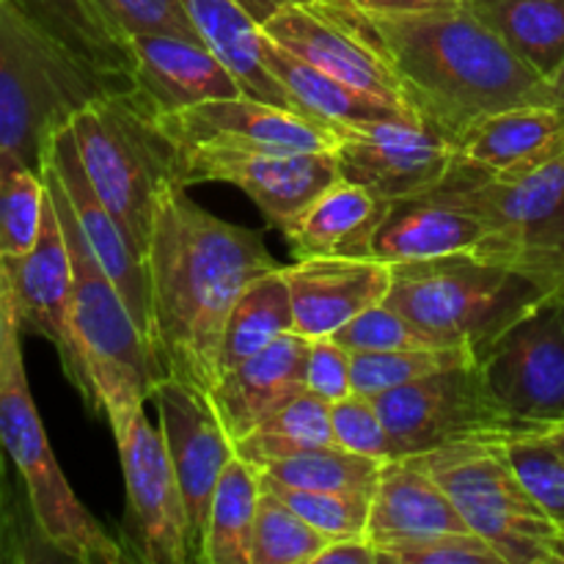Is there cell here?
I'll return each instance as SVG.
<instances>
[{
	"label": "cell",
	"mask_w": 564,
	"mask_h": 564,
	"mask_svg": "<svg viewBox=\"0 0 564 564\" xmlns=\"http://www.w3.org/2000/svg\"><path fill=\"white\" fill-rule=\"evenodd\" d=\"M171 187L158 209L147 264L149 328L158 378L213 389L226 317L248 284L281 264L259 231L198 207Z\"/></svg>",
	"instance_id": "cell-1"
},
{
	"label": "cell",
	"mask_w": 564,
	"mask_h": 564,
	"mask_svg": "<svg viewBox=\"0 0 564 564\" xmlns=\"http://www.w3.org/2000/svg\"><path fill=\"white\" fill-rule=\"evenodd\" d=\"M358 22L389 58L413 113L452 141L499 110L560 105L554 86L466 3L389 17L358 11Z\"/></svg>",
	"instance_id": "cell-2"
},
{
	"label": "cell",
	"mask_w": 564,
	"mask_h": 564,
	"mask_svg": "<svg viewBox=\"0 0 564 564\" xmlns=\"http://www.w3.org/2000/svg\"><path fill=\"white\" fill-rule=\"evenodd\" d=\"M42 180L58 213L72 257V341L75 372L69 383L80 391L91 413H102L108 424L135 405H147L160 383L152 350L132 317L121 292L94 257L86 235L77 226L64 187L53 165L44 160Z\"/></svg>",
	"instance_id": "cell-3"
},
{
	"label": "cell",
	"mask_w": 564,
	"mask_h": 564,
	"mask_svg": "<svg viewBox=\"0 0 564 564\" xmlns=\"http://www.w3.org/2000/svg\"><path fill=\"white\" fill-rule=\"evenodd\" d=\"M560 290V275L479 253H452L391 264L386 303L435 345H463L477 352Z\"/></svg>",
	"instance_id": "cell-4"
},
{
	"label": "cell",
	"mask_w": 564,
	"mask_h": 564,
	"mask_svg": "<svg viewBox=\"0 0 564 564\" xmlns=\"http://www.w3.org/2000/svg\"><path fill=\"white\" fill-rule=\"evenodd\" d=\"M132 83L97 69L44 31L17 0H0V158L42 171L72 116Z\"/></svg>",
	"instance_id": "cell-5"
},
{
	"label": "cell",
	"mask_w": 564,
	"mask_h": 564,
	"mask_svg": "<svg viewBox=\"0 0 564 564\" xmlns=\"http://www.w3.org/2000/svg\"><path fill=\"white\" fill-rule=\"evenodd\" d=\"M69 127L97 196L147 253L165 193L182 187L174 141L135 88L102 94L77 110Z\"/></svg>",
	"instance_id": "cell-6"
},
{
	"label": "cell",
	"mask_w": 564,
	"mask_h": 564,
	"mask_svg": "<svg viewBox=\"0 0 564 564\" xmlns=\"http://www.w3.org/2000/svg\"><path fill=\"white\" fill-rule=\"evenodd\" d=\"M20 336L22 330L14 317L0 350V449L20 474L39 534L53 554L64 560L80 564L127 562L119 540L110 538L102 523L80 505L55 460L33 405Z\"/></svg>",
	"instance_id": "cell-7"
},
{
	"label": "cell",
	"mask_w": 564,
	"mask_h": 564,
	"mask_svg": "<svg viewBox=\"0 0 564 564\" xmlns=\"http://www.w3.org/2000/svg\"><path fill=\"white\" fill-rule=\"evenodd\" d=\"M411 457L438 479L468 529L488 540L505 564H556L560 527L523 488L505 441L441 446Z\"/></svg>",
	"instance_id": "cell-8"
},
{
	"label": "cell",
	"mask_w": 564,
	"mask_h": 564,
	"mask_svg": "<svg viewBox=\"0 0 564 564\" xmlns=\"http://www.w3.org/2000/svg\"><path fill=\"white\" fill-rule=\"evenodd\" d=\"M496 405L523 430L564 422V290L529 308L474 352Z\"/></svg>",
	"instance_id": "cell-9"
},
{
	"label": "cell",
	"mask_w": 564,
	"mask_h": 564,
	"mask_svg": "<svg viewBox=\"0 0 564 564\" xmlns=\"http://www.w3.org/2000/svg\"><path fill=\"white\" fill-rule=\"evenodd\" d=\"M488 226L474 253L564 279V152L510 180L444 185Z\"/></svg>",
	"instance_id": "cell-10"
},
{
	"label": "cell",
	"mask_w": 564,
	"mask_h": 564,
	"mask_svg": "<svg viewBox=\"0 0 564 564\" xmlns=\"http://www.w3.org/2000/svg\"><path fill=\"white\" fill-rule=\"evenodd\" d=\"M394 438L397 457L474 441H507L523 430L490 397L477 361L441 369L372 397Z\"/></svg>",
	"instance_id": "cell-11"
},
{
	"label": "cell",
	"mask_w": 564,
	"mask_h": 564,
	"mask_svg": "<svg viewBox=\"0 0 564 564\" xmlns=\"http://www.w3.org/2000/svg\"><path fill=\"white\" fill-rule=\"evenodd\" d=\"M124 474L127 510L121 549L127 560L143 564H193L187 512L160 427L135 405L110 422Z\"/></svg>",
	"instance_id": "cell-12"
},
{
	"label": "cell",
	"mask_w": 564,
	"mask_h": 564,
	"mask_svg": "<svg viewBox=\"0 0 564 564\" xmlns=\"http://www.w3.org/2000/svg\"><path fill=\"white\" fill-rule=\"evenodd\" d=\"M248 9L259 20L262 33H268L275 44L295 53L297 58L308 61L369 97H378L413 113L411 105L402 97L400 80L389 58L364 33L358 11L350 0H336L317 9L284 3V0H248Z\"/></svg>",
	"instance_id": "cell-13"
},
{
	"label": "cell",
	"mask_w": 564,
	"mask_h": 564,
	"mask_svg": "<svg viewBox=\"0 0 564 564\" xmlns=\"http://www.w3.org/2000/svg\"><path fill=\"white\" fill-rule=\"evenodd\" d=\"M180 185L226 182L262 209L264 218L290 235L306 209L339 182L334 152H246L220 147H176Z\"/></svg>",
	"instance_id": "cell-14"
},
{
	"label": "cell",
	"mask_w": 564,
	"mask_h": 564,
	"mask_svg": "<svg viewBox=\"0 0 564 564\" xmlns=\"http://www.w3.org/2000/svg\"><path fill=\"white\" fill-rule=\"evenodd\" d=\"M334 132L341 180L386 202L441 187L455 160V141L427 121H367Z\"/></svg>",
	"instance_id": "cell-15"
},
{
	"label": "cell",
	"mask_w": 564,
	"mask_h": 564,
	"mask_svg": "<svg viewBox=\"0 0 564 564\" xmlns=\"http://www.w3.org/2000/svg\"><path fill=\"white\" fill-rule=\"evenodd\" d=\"M152 400L158 405L160 433H163L176 485L185 501L191 560L198 562L213 494L218 488L220 474L237 455L235 441L226 433L207 391L196 386L165 378L154 386Z\"/></svg>",
	"instance_id": "cell-16"
},
{
	"label": "cell",
	"mask_w": 564,
	"mask_h": 564,
	"mask_svg": "<svg viewBox=\"0 0 564 564\" xmlns=\"http://www.w3.org/2000/svg\"><path fill=\"white\" fill-rule=\"evenodd\" d=\"M174 147H220L246 152H334L336 132L292 108L248 94L207 99L174 113L154 116Z\"/></svg>",
	"instance_id": "cell-17"
},
{
	"label": "cell",
	"mask_w": 564,
	"mask_h": 564,
	"mask_svg": "<svg viewBox=\"0 0 564 564\" xmlns=\"http://www.w3.org/2000/svg\"><path fill=\"white\" fill-rule=\"evenodd\" d=\"M562 152L564 105H516L474 121L457 138L444 185L510 180L540 169Z\"/></svg>",
	"instance_id": "cell-18"
},
{
	"label": "cell",
	"mask_w": 564,
	"mask_h": 564,
	"mask_svg": "<svg viewBox=\"0 0 564 564\" xmlns=\"http://www.w3.org/2000/svg\"><path fill=\"white\" fill-rule=\"evenodd\" d=\"M3 273L20 330L47 339L58 350L66 378H72L75 372V341H72L69 323L72 257L50 193L36 246L22 259L3 262Z\"/></svg>",
	"instance_id": "cell-19"
},
{
	"label": "cell",
	"mask_w": 564,
	"mask_h": 564,
	"mask_svg": "<svg viewBox=\"0 0 564 564\" xmlns=\"http://www.w3.org/2000/svg\"><path fill=\"white\" fill-rule=\"evenodd\" d=\"M127 47L132 88L154 116L242 94L224 61L198 39L141 33L127 39Z\"/></svg>",
	"instance_id": "cell-20"
},
{
	"label": "cell",
	"mask_w": 564,
	"mask_h": 564,
	"mask_svg": "<svg viewBox=\"0 0 564 564\" xmlns=\"http://www.w3.org/2000/svg\"><path fill=\"white\" fill-rule=\"evenodd\" d=\"M50 165H53L55 176H58L61 187H64L69 207L75 213L77 226L86 235L88 246H91L94 257L102 264L108 279L113 281L116 290L121 292L124 303L130 306L132 317H135L138 328L147 336L149 328V292H147V264H143V253L138 251L135 242L127 237L119 220L113 218L102 198L94 191L91 180H88L83 160L77 154L75 135L72 127H61L50 141L47 154H44Z\"/></svg>",
	"instance_id": "cell-21"
},
{
	"label": "cell",
	"mask_w": 564,
	"mask_h": 564,
	"mask_svg": "<svg viewBox=\"0 0 564 564\" xmlns=\"http://www.w3.org/2000/svg\"><path fill=\"white\" fill-rule=\"evenodd\" d=\"M284 279L290 286L295 334L323 339L386 301L391 264L380 259L312 257L284 268Z\"/></svg>",
	"instance_id": "cell-22"
},
{
	"label": "cell",
	"mask_w": 564,
	"mask_h": 564,
	"mask_svg": "<svg viewBox=\"0 0 564 564\" xmlns=\"http://www.w3.org/2000/svg\"><path fill=\"white\" fill-rule=\"evenodd\" d=\"M452 532L471 529L438 479L416 457L386 460L369 505V543L386 554Z\"/></svg>",
	"instance_id": "cell-23"
},
{
	"label": "cell",
	"mask_w": 564,
	"mask_h": 564,
	"mask_svg": "<svg viewBox=\"0 0 564 564\" xmlns=\"http://www.w3.org/2000/svg\"><path fill=\"white\" fill-rule=\"evenodd\" d=\"M306 358L308 339L292 330L215 378L209 400L235 444L306 391Z\"/></svg>",
	"instance_id": "cell-24"
},
{
	"label": "cell",
	"mask_w": 564,
	"mask_h": 564,
	"mask_svg": "<svg viewBox=\"0 0 564 564\" xmlns=\"http://www.w3.org/2000/svg\"><path fill=\"white\" fill-rule=\"evenodd\" d=\"M485 237V220L466 202L444 187H435L389 204V213L375 235L372 257L386 264L424 262L452 253H474Z\"/></svg>",
	"instance_id": "cell-25"
},
{
	"label": "cell",
	"mask_w": 564,
	"mask_h": 564,
	"mask_svg": "<svg viewBox=\"0 0 564 564\" xmlns=\"http://www.w3.org/2000/svg\"><path fill=\"white\" fill-rule=\"evenodd\" d=\"M389 204L356 182L339 180L306 209L295 229L286 235V242L295 259H375L372 242L389 213Z\"/></svg>",
	"instance_id": "cell-26"
},
{
	"label": "cell",
	"mask_w": 564,
	"mask_h": 564,
	"mask_svg": "<svg viewBox=\"0 0 564 564\" xmlns=\"http://www.w3.org/2000/svg\"><path fill=\"white\" fill-rule=\"evenodd\" d=\"M262 61L273 72L275 80L286 88L295 108L301 113L312 116V119L323 121L330 130H339V127L350 124H367V121H422L413 113H408V110L397 108V105L383 102L378 97H369V94L336 80L328 72L317 69L308 61L297 58L295 53L275 44L268 33H262Z\"/></svg>",
	"instance_id": "cell-27"
},
{
	"label": "cell",
	"mask_w": 564,
	"mask_h": 564,
	"mask_svg": "<svg viewBox=\"0 0 564 564\" xmlns=\"http://www.w3.org/2000/svg\"><path fill=\"white\" fill-rule=\"evenodd\" d=\"M545 80L564 66V0H463Z\"/></svg>",
	"instance_id": "cell-28"
},
{
	"label": "cell",
	"mask_w": 564,
	"mask_h": 564,
	"mask_svg": "<svg viewBox=\"0 0 564 564\" xmlns=\"http://www.w3.org/2000/svg\"><path fill=\"white\" fill-rule=\"evenodd\" d=\"M259 499V471L235 455L213 494L198 564H253L251 551Z\"/></svg>",
	"instance_id": "cell-29"
},
{
	"label": "cell",
	"mask_w": 564,
	"mask_h": 564,
	"mask_svg": "<svg viewBox=\"0 0 564 564\" xmlns=\"http://www.w3.org/2000/svg\"><path fill=\"white\" fill-rule=\"evenodd\" d=\"M292 330H295L292 297L284 279V264H281L279 270L259 275L253 284H248L231 306L224 336H220L218 375L257 356Z\"/></svg>",
	"instance_id": "cell-30"
},
{
	"label": "cell",
	"mask_w": 564,
	"mask_h": 564,
	"mask_svg": "<svg viewBox=\"0 0 564 564\" xmlns=\"http://www.w3.org/2000/svg\"><path fill=\"white\" fill-rule=\"evenodd\" d=\"M39 25L97 69L130 80V47L91 0H17Z\"/></svg>",
	"instance_id": "cell-31"
},
{
	"label": "cell",
	"mask_w": 564,
	"mask_h": 564,
	"mask_svg": "<svg viewBox=\"0 0 564 564\" xmlns=\"http://www.w3.org/2000/svg\"><path fill=\"white\" fill-rule=\"evenodd\" d=\"M330 444H334L330 405L303 391L290 405H284L279 413L264 419L257 430H251L246 438L237 441L235 452L248 466L262 471L270 463L286 460V457H295L301 452Z\"/></svg>",
	"instance_id": "cell-32"
},
{
	"label": "cell",
	"mask_w": 564,
	"mask_h": 564,
	"mask_svg": "<svg viewBox=\"0 0 564 564\" xmlns=\"http://www.w3.org/2000/svg\"><path fill=\"white\" fill-rule=\"evenodd\" d=\"M383 463L356 455L341 446H319L262 468L264 479L297 490H334V494H375Z\"/></svg>",
	"instance_id": "cell-33"
},
{
	"label": "cell",
	"mask_w": 564,
	"mask_h": 564,
	"mask_svg": "<svg viewBox=\"0 0 564 564\" xmlns=\"http://www.w3.org/2000/svg\"><path fill=\"white\" fill-rule=\"evenodd\" d=\"M474 364V350L463 345L400 347L383 352H352V391L380 397L449 367Z\"/></svg>",
	"instance_id": "cell-34"
},
{
	"label": "cell",
	"mask_w": 564,
	"mask_h": 564,
	"mask_svg": "<svg viewBox=\"0 0 564 564\" xmlns=\"http://www.w3.org/2000/svg\"><path fill=\"white\" fill-rule=\"evenodd\" d=\"M47 204L42 171L0 158V262L22 259L39 240Z\"/></svg>",
	"instance_id": "cell-35"
},
{
	"label": "cell",
	"mask_w": 564,
	"mask_h": 564,
	"mask_svg": "<svg viewBox=\"0 0 564 564\" xmlns=\"http://www.w3.org/2000/svg\"><path fill=\"white\" fill-rule=\"evenodd\" d=\"M330 540L308 527L286 501L262 485L253 527V564H314Z\"/></svg>",
	"instance_id": "cell-36"
},
{
	"label": "cell",
	"mask_w": 564,
	"mask_h": 564,
	"mask_svg": "<svg viewBox=\"0 0 564 564\" xmlns=\"http://www.w3.org/2000/svg\"><path fill=\"white\" fill-rule=\"evenodd\" d=\"M259 479H262L264 488L273 490L281 501H286L308 527H314L328 540L364 538L367 534L372 496L334 494V490H297L273 482V479H264L262 474H259Z\"/></svg>",
	"instance_id": "cell-37"
},
{
	"label": "cell",
	"mask_w": 564,
	"mask_h": 564,
	"mask_svg": "<svg viewBox=\"0 0 564 564\" xmlns=\"http://www.w3.org/2000/svg\"><path fill=\"white\" fill-rule=\"evenodd\" d=\"M505 446L523 488L556 527H564V460L554 444L543 433H523L507 438Z\"/></svg>",
	"instance_id": "cell-38"
},
{
	"label": "cell",
	"mask_w": 564,
	"mask_h": 564,
	"mask_svg": "<svg viewBox=\"0 0 564 564\" xmlns=\"http://www.w3.org/2000/svg\"><path fill=\"white\" fill-rule=\"evenodd\" d=\"M330 427H334V444L356 455L372 457V460H394L397 446L378 411V402L367 394L352 391L345 400L330 405Z\"/></svg>",
	"instance_id": "cell-39"
},
{
	"label": "cell",
	"mask_w": 564,
	"mask_h": 564,
	"mask_svg": "<svg viewBox=\"0 0 564 564\" xmlns=\"http://www.w3.org/2000/svg\"><path fill=\"white\" fill-rule=\"evenodd\" d=\"M334 339L350 352H383L400 350V347L435 345L424 330H419L405 314L397 312L386 301L352 317L347 325H341Z\"/></svg>",
	"instance_id": "cell-40"
},
{
	"label": "cell",
	"mask_w": 564,
	"mask_h": 564,
	"mask_svg": "<svg viewBox=\"0 0 564 564\" xmlns=\"http://www.w3.org/2000/svg\"><path fill=\"white\" fill-rule=\"evenodd\" d=\"M91 3L124 42L141 33H174L202 42L180 0H91Z\"/></svg>",
	"instance_id": "cell-41"
},
{
	"label": "cell",
	"mask_w": 564,
	"mask_h": 564,
	"mask_svg": "<svg viewBox=\"0 0 564 564\" xmlns=\"http://www.w3.org/2000/svg\"><path fill=\"white\" fill-rule=\"evenodd\" d=\"M380 564H505L499 551L474 532H452L380 554Z\"/></svg>",
	"instance_id": "cell-42"
},
{
	"label": "cell",
	"mask_w": 564,
	"mask_h": 564,
	"mask_svg": "<svg viewBox=\"0 0 564 564\" xmlns=\"http://www.w3.org/2000/svg\"><path fill=\"white\" fill-rule=\"evenodd\" d=\"M306 391L328 405L352 394V352L334 336L308 339Z\"/></svg>",
	"instance_id": "cell-43"
},
{
	"label": "cell",
	"mask_w": 564,
	"mask_h": 564,
	"mask_svg": "<svg viewBox=\"0 0 564 564\" xmlns=\"http://www.w3.org/2000/svg\"><path fill=\"white\" fill-rule=\"evenodd\" d=\"M9 455L0 449V564L36 560L28 543V527L22 521V507L17 505L14 485L9 479Z\"/></svg>",
	"instance_id": "cell-44"
},
{
	"label": "cell",
	"mask_w": 564,
	"mask_h": 564,
	"mask_svg": "<svg viewBox=\"0 0 564 564\" xmlns=\"http://www.w3.org/2000/svg\"><path fill=\"white\" fill-rule=\"evenodd\" d=\"M314 564H380V551L364 538L330 540Z\"/></svg>",
	"instance_id": "cell-45"
},
{
	"label": "cell",
	"mask_w": 564,
	"mask_h": 564,
	"mask_svg": "<svg viewBox=\"0 0 564 564\" xmlns=\"http://www.w3.org/2000/svg\"><path fill=\"white\" fill-rule=\"evenodd\" d=\"M358 11L364 14H416V11L430 9H446V6H457L463 0H350Z\"/></svg>",
	"instance_id": "cell-46"
},
{
	"label": "cell",
	"mask_w": 564,
	"mask_h": 564,
	"mask_svg": "<svg viewBox=\"0 0 564 564\" xmlns=\"http://www.w3.org/2000/svg\"><path fill=\"white\" fill-rule=\"evenodd\" d=\"M11 319H14V308H11L9 286H6L3 262H0V350H3V339H6V330H9Z\"/></svg>",
	"instance_id": "cell-47"
},
{
	"label": "cell",
	"mask_w": 564,
	"mask_h": 564,
	"mask_svg": "<svg viewBox=\"0 0 564 564\" xmlns=\"http://www.w3.org/2000/svg\"><path fill=\"white\" fill-rule=\"evenodd\" d=\"M543 435L551 441V444H554V449L560 452L562 460H564V422L562 424H554V427H549Z\"/></svg>",
	"instance_id": "cell-48"
},
{
	"label": "cell",
	"mask_w": 564,
	"mask_h": 564,
	"mask_svg": "<svg viewBox=\"0 0 564 564\" xmlns=\"http://www.w3.org/2000/svg\"><path fill=\"white\" fill-rule=\"evenodd\" d=\"M554 562L564 564V527H560V534L554 540Z\"/></svg>",
	"instance_id": "cell-49"
},
{
	"label": "cell",
	"mask_w": 564,
	"mask_h": 564,
	"mask_svg": "<svg viewBox=\"0 0 564 564\" xmlns=\"http://www.w3.org/2000/svg\"><path fill=\"white\" fill-rule=\"evenodd\" d=\"M551 86H554V94H556V99H560V105H564V66L560 69V75L551 80Z\"/></svg>",
	"instance_id": "cell-50"
},
{
	"label": "cell",
	"mask_w": 564,
	"mask_h": 564,
	"mask_svg": "<svg viewBox=\"0 0 564 564\" xmlns=\"http://www.w3.org/2000/svg\"><path fill=\"white\" fill-rule=\"evenodd\" d=\"M284 3H295V6H312V9H317V6H328V3H336V0H284Z\"/></svg>",
	"instance_id": "cell-51"
}]
</instances>
